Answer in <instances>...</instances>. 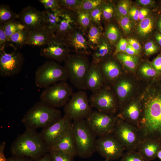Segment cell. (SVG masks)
Instances as JSON below:
<instances>
[{"mask_svg": "<svg viewBox=\"0 0 161 161\" xmlns=\"http://www.w3.org/2000/svg\"><path fill=\"white\" fill-rule=\"evenodd\" d=\"M13 156H23L34 161L49 152L48 147L36 130L26 129L11 144Z\"/></svg>", "mask_w": 161, "mask_h": 161, "instance_id": "2", "label": "cell"}, {"mask_svg": "<svg viewBox=\"0 0 161 161\" xmlns=\"http://www.w3.org/2000/svg\"><path fill=\"white\" fill-rule=\"evenodd\" d=\"M42 4L45 10H56L61 9L59 0H40L38 1Z\"/></svg>", "mask_w": 161, "mask_h": 161, "instance_id": "42", "label": "cell"}, {"mask_svg": "<svg viewBox=\"0 0 161 161\" xmlns=\"http://www.w3.org/2000/svg\"><path fill=\"white\" fill-rule=\"evenodd\" d=\"M104 2L102 0H83L79 11L91 12L102 5Z\"/></svg>", "mask_w": 161, "mask_h": 161, "instance_id": "36", "label": "cell"}, {"mask_svg": "<svg viewBox=\"0 0 161 161\" xmlns=\"http://www.w3.org/2000/svg\"><path fill=\"white\" fill-rule=\"evenodd\" d=\"M104 161H110L108 160L105 159Z\"/></svg>", "mask_w": 161, "mask_h": 161, "instance_id": "61", "label": "cell"}, {"mask_svg": "<svg viewBox=\"0 0 161 161\" xmlns=\"http://www.w3.org/2000/svg\"><path fill=\"white\" fill-rule=\"evenodd\" d=\"M114 9L109 3H104L103 5L102 18L106 21L112 19L114 15Z\"/></svg>", "mask_w": 161, "mask_h": 161, "instance_id": "41", "label": "cell"}, {"mask_svg": "<svg viewBox=\"0 0 161 161\" xmlns=\"http://www.w3.org/2000/svg\"><path fill=\"white\" fill-rule=\"evenodd\" d=\"M72 130L77 156L90 157L96 151L97 137L86 125L85 119L72 121Z\"/></svg>", "mask_w": 161, "mask_h": 161, "instance_id": "4", "label": "cell"}, {"mask_svg": "<svg viewBox=\"0 0 161 161\" xmlns=\"http://www.w3.org/2000/svg\"><path fill=\"white\" fill-rule=\"evenodd\" d=\"M144 48L145 53L147 55L156 53L158 50L157 46L153 41H151L146 43Z\"/></svg>", "mask_w": 161, "mask_h": 161, "instance_id": "48", "label": "cell"}, {"mask_svg": "<svg viewBox=\"0 0 161 161\" xmlns=\"http://www.w3.org/2000/svg\"><path fill=\"white\" fill-rule=\"evenodd\" d=\"M112 134L126 151H137L141 141L137 127L118 117Z\"/></svg>", "mask_w": 161, "mask_h": 161, "instance_id": "8", "label": "cell"}, {"mask_svg": "<svg viewBox=\"0 0 161 161\" xmlns=\"http://www.w3.org/2000/svg\"><path fill=\"white\" fill-rule=\"evenodd\" d=\"M152 64L156 71H161V55L159 56L153 60Z\"/></svg>", "mask_w": 161, "mask_h": 161, "instance_id": "50", "label": "cell"}, {"mask_svg": "<svg viewBox=\"0 0 161 161\" xmlns=\"http://www.w3.org/2000/svg\"><path fill=\"white\" fill-rule=\"evenodd\" d=\"M19 21L29 31L44 27L42 11L27 6L24 8L18 14Z\"/></svg>", "mask_w": 161, "mask_h": 161, "instance_id": "17", "label": "cell"}, {"mask_svg": "<svg viewBox=\"0 0 161 161\" xmlns=\"http://www.w3.org/2000/svg\"><path fill=\"white\" fill-rule=\"evenodd\" d=\"M73 93L66 81H61L44 88L40 96V101L55 108L64 107Z\"/></svg>", "mask_w": 161, "mask_h": 161, "instance_id": "7", "label": "cell"}, {"mask_svg": "<svg viewBox=\"0 0 161 161\" xmlns=\"http://www.w3.org/2000/svg\"><path fill=\"white\" fill-rule=\"evenodd\" d=\"M98 64L104 82L106 80L114 82L119 76L120 68L114 60L110 58L105 59Z\"/></svg>", "mask_w": 161, "mask_h": 161, "instance_id": "23", "label": "cell"}, {"mask_svg": "<svg viewBox=\"0 0 161 161\" xmlns=\"http://www.w3.org/2000/svg\"><path fill=\"white\" fill-rule=\"evenodd\" d=\"M71 52L64 39L54 34L47 43L41 47L40 54L46 58L61 63L64 62Z\"/></svg>", "mask_w": 161, "mask_h": 161, "instance_id": "15", "label": "cell"}, {"mask_svg": "<svg viewBox=\"0 0 161 161\" xmlns=\"http://www.w3.org/2000/svg\"><path fill=\"white\" fill-rule=\"evenodd\" d=\"M92 110L87 94L83 90L74 93L64 107L65 114L72 121L85 119Z\"/></svg>", "mask_w": 161, "mask_h": 161, "instance_id": "10", "label": "cell"}, {"mask_svg": "<svg viewBox=\"0 0 161 161\" xmlns=\"http://www.w3.org/2000/svg\"><path fill=\"white\" fill-rule=\"evenodd\" d=\"M61 111L40 101L34 105L25 113L21 122L26 129L36 130L56 122L62 117Z\"/></svg>", "mask_w": 161, "mask_h": 161, "instance_id": "3", "label": "cell"}, {"mask_svg": "<svg viewBox=\"0 0 161 161\" xmlns=\"http://www.w3.org/2000/svg\"><path fill=\"white\" fill-rule=\"evenodd\" d=\"M114 57L131 70H133L138 63V58L135 56L131 55L126 53L120 52Z\"/></svg>", "mask_w": 161, "mask_h": 161, "instance_id": "31", "label": "cell"}, {"mask_svg": "<svg viewBox=\"0 0 161 161\" xmlns=\"http://www.w3.org/2000/svg\"><path fill=\"white\" fill-rule=\"evenodd\" d=\"M140 72L143 75L147 77L154 76L157 73L154 68L147 64H145L141 67Z\"/></svg>", "mask_w": 161, "mask_h": 161, "instance_id": "45", "label": "cell"}, {"mask_svg": "<svg viewBox=\"0 0 161 161\" xmlns=\"http://www.w3.org/2000/svg\"><path fill=\"white\" fill-rule=\"evenodd\" d=\"M3 27L7 37L8 41L10 37L13 34L17 31L25 28L20 21H18L16 20L5 23L3 24Z\"/></svg>", "mask_w": 161, "mask_h": 161, "instance_id": "34", "label": "cell"}, {"mask_svg": "<svg viewBox=\"0 0 161 161\" xmlns=\"http://www.w3.org/2000/svg\"><path fill=\"white\" fill-rule=\"evenodd\" d=\"M68 80V74L65 67L53 60L45 61L35 72V84L41 88Z\"/></svg>", "mask_w": 161, "mask_h": 161, "instance_id": "5", "label": "cell"}, {"mask_svg": "<svg viewBox=\"0 0 161 161\" xmlns=\"http://www.w3.org/2000/svg\"><path fill=\"white\" fill-rule=\"evenodd\" d=\"M104 82L98 64L92 62L86 78V89L94 93L103 87Z\"/></svg>", "mask_w": 161, "mask_h": 161, "instance_id": "19", "label": "cell"}, {"mask_svg": "<svg viewBox=\"0 0 161 161\" xmlns=\"http://www.w3.org/2000/svg\"><path fill=\"white\" fill-rule=\"evenodd\" d=\"M104 3L90 12L92 23L98 25H101L103 5Z\"/></svg>", "mask_w": 161, "mask_h": 161, "instance_id": "40", "label": "cell"}, {"mask_svg": "<svg viewBox=\"0 0 161 161\" xmlns=\"http://www.w3.org/2000/svg\"><path fill=\"white\" fill-rule=\"evenodd\" d=\"M24 60L22 54L16 50L8 52L0 50V76L9 77L19 74Z\"/></svg>", "mask_w": 161, "mask_h": 161, "instance_id": "14", "label": "cell"}, {"mask_svg": "<svg viewBox=\"0 0 161 161\" xmlns=\"http://www.w3.org/2000/svg\"><path fill=\"white\" fill-rule=\"evenodd\" d=\"M53 34L45 27L29 31L28 45L41 47L47 43Z\"/></svg>", "mask_w": 161, "mask_h": 161, "instance_id": "24", "label": "cell"}, {"mask_svg": "<svg viewBox=\"0 0 161 161\" xmlns=\"http://www.w3.org/2000/svg\"><path fill=\"white\" fill-rule=\"evenodd\" d=\"M64 62L71 83L79 90H86V80L91 64L87 56L70 54Z\"/></svg>", "mask_w": 161, "mask_h": 161, "instance_id": "6", "label": "cell"}, {"mask_svg": "<svg viewBox=\"0 0 161 161\" xmlns=\"http://www.w3.org/2000/svg\"><path fill=\"white\" fill-rule=\"evenodd\" d=\"M143 104L142 117L137 126L141 140L150 138L161 141V92L151 94Z\"/></svg>", "mask_w": 161, "mask_h": 161, "instance_id": "1", "label": "cell"}, {"mask_svg": "<svg viewBox=\"0 0 161 161\" xmlns=\"http://www.w3.org/2000/svg\"><path fill=\"white\" fill-rule=\"evenodd\" d=\"M158 26L160 31L161 32V17L158 22Z\"/></svg>", "mask_w": 161, "mask_h": 161, "instance_id": "59", "label": "cell"}, {"mask_svg": "<svg viewBox=\"0 0 161 161\" xmlns=\"http://www.w3.org/2000/svg\"><path fill=\"white\" fill-rule=\"evenodd\" d=\"M161 149V141L147 138L141 140L137 151L147 161H151L157 158V153Z\"/></svg>", "mask_w": 161, "mask_h": 161, "instance_id": "21", "label": "cell"}, {"mask_svg": "<svg viewBox=\"0 0 161 161\" xmlns=\"http://www.w3.org/2000/svg\"><path fill=\"white\" fill-rule=\"evenodd\" d=\"M124 52L130 55L135 56L136 55H138L140 54L139 51L135 50L128 44L127 47Z\"/></svg>", "mask_w": 161, "mask_h": 161, "instance_id": "53", "label": "cell"}, {"mask_svg": "<svg viewBox=\"0 0 161 161\" xmlns=\"http://www.w3.org/2000/svg\"><path fill=\"white\" fill-rule=\"evenodd\" d=\"M18 14L14 12L10 7L7 5L1 4L0 6V23L3 24L18 19Z\"/></svg>", "mask_w": 161, "mask_h": 161, "instance_id": "30", "label": "cell"}, {"mask_svg": "<svg viewBox=\"0 0 161 161\" xmlns=\"http://www.w3.org/2000/svg\"><path fill=\"white\" fill-rule=\"evenodd\" d=\"M83 0H59L62 8L77 12L79 11Z\"/></svg>", "mask_w": 161, "mask_h": 161, "instance_id": "37", "label": "cell"}, {"mask_svg": "<svg viewBox=\"0 0 161 161\" xmlns=\"http://www.w3.org/2000/svg\"><path fill=\"white\" fill-rule=\"evenodd\" d=\"M153 26L152 18L150 17H146L139 23L137 28V32L140 36H145L152 32Z\"/></svg>", "mask_w": 161, "mask_h": 161, "instance_id": "32", "label": "cell"}, {"mask_svg": "<svg viewBox=\"0 0 161 161\" xmlns=\"http://www.w3.org/2000/svg\"><path fill=\"white\" fill-rule=\"evenodd\" d=\"M118 22L126 34H128L130 32L131 25L128 16H122L120 17L118 20Z\"/></svg>", "mask_w": 161, "mask_h": 161, "instance_id": "43", "label": "cell"}, {"mask_svg": "<svg viewBox=\"0 0 161 161\" xmlns=\"http://www.w3.org/2000/svg\"><path fill=\"white\" fill-rule=\"evenodd\" d=\"M79 26L76 12L63 8L59 23L54 34L64 39Z\"/></svg>", "mask_w": 161, "mask_h": 161, "instance_id": "18", "label": "cell"}, {"mask_svg": "<svg viewBox=\"0 0 161 161\" xmlns=\"http://www.w3.org/2000/svg\"><path fill=\"white\" fill-rule=\"evenodd\" d=\"M117 116L92 110L85 119L86 123L97 137L112 134Z\"/></svg>", "mask_w": 161, "mask_h": 161, "instance_id": "9", "label": "cell"}, {"mask_svg": "<svg viewBox=\"0 0 161 161\" xmlns=\"http://www.w3.org/2000/svg\"><path fill=\"white\" fill-rule=\"evenodd\" d=\"M149 13V10L146 8H143L139 11V20L141 21L146 17Z\"/></svg>", "mask_w": 161, "mask_h": 161, "instance_id": "55", "label": "cell"}, {"mask_svg": "<svg viewBox=\"0 0 161 161\" xmlns=\"http://www.w3.org/2000/svg\"><path fill=\"white\" fill-rule=\"evenodd\" d=\"M7 159L8 161H31L30 159L25 157L13 156Z\"/></svg>", "mask_w": 161, "mask_h": 161, "instance_id": "54", "label": "cell"}, {"mask_svg": "<svg viewBox=\"0 0 161 161\" xmlns=\"http://www.w3.org/2000/svg\"><path fill=\"white\" fill-rule=\"evenodd\" d=\"M34 161H53L49 152L45 154L44 156Z\"/></svg>", "mask_w": 161, "mask_h": 161, "instance_id": "56", "label": "cell"}, {"mask_svg": "<svg viewBox=\"0 0 161 161\" xmlns=\"http://www.w3.org/2000/svg\"><path fill=\"white\" fill-rule=\"evenodd\" d=\"M128 45V43L127 40L123 38H121L116 45L113 56H114L119 53L124 52L126 50Z\"/></svg>", "mask_w": 161, "mask_h": 161, "instance_id": "46", "label": "cell"}, {"mask_svg": "<svg viewBox=\"0 0 161 161\" xmlns=\"http://www.w3.org/2000/svg\"><path fill=\"white\" fill-rule=\"evenodd\" d=\"M92 108L109 114L115 115L118 105L114 94L110 89L104 86L93 93L89 98Z\"/></svg>", "mask_w": 161, "mask_h": 161, "instance_id": "11", "label": "cell"}, {"mask_svg": "<svg viewBox=\"0 0 161 161\" xmlns=\"http://www.w3.org/2000/svg\"><path fill=\"white\" fill-rule=\"evenodd\" d=\"M120 32L117 27L114 24H111L106 27L105 37L111 44H114L118 40Z\"/></svg>", "mask_w": 161, "mask_h": 161, "instance_id": "35", "label": "cell"}, {"mask_svg": "<svg viewBox=\"0 0 161 161\" xmlns=\"http://www.w3.org/2000/svg\"><path fill=\"white\" fill-rule=\"evenodd\" d=\"M120 161H147L137 151H126Z\"/></svg>", "mask_w": 161, "mask_h": 161, "instance_id": "39", "label": "cell"}, {"mask_svg": "<svg viewBox=\"0 0 161 161\" xmlns=\"http://www.w3.org/2000/svg\"><path fill=\"white\" fill-rule=\"evenodd\" d=\"M29 31L25 28L20 30L13 34L9 38L8 44L16 50L28 45Z\"/></svg>", "mask_w": 161, "mask_h": 161, "instance_id": "27", "label": "cell"}, {"mask_svg": "<svg viewBox=\"0 0 161 161\" xmlns=\"http://www.w3.org/2000/svg\"><path fill=\"white\" fill-rule=\"evenodd\" d=\"M157 157L161 160V149L158 152L157 155Z\"/></svg>", "mask_w": 161, "mask_h": 161, "instance_id": "60", "label": "cell"}, {"mask_svg": "<svg viewBox=\"0 0 161 161\" xmlns=\"http://www.w3.org/2000/svg\"><path fill=\"white\" fill-rule=\"evenodd\" d=\"M128 44L135 50L139 51L141 49V47L138 41L133 38H130L127 40Z\"/></svg>", "mask_w": 161, "mask_h": 161, "instance_id": "49", "label": "cell"}, {"mask_svg": "<svg viewBox=\"0 0 161 161\" xmlns=\"http://www.w3.org/2000/svg\"><path fill=\"white\" fill-rule=\"evenodd\" d=\"M125 149L112 134L98 137L96 151L105 159L110 161L120 159Z\"/></svg>", "mask_w": 161, "mask_h": 161, "instance_id": "12", "label": "cell"}, {"mask_svg": "<svg viewBox=\"0 0 161 161\" xmlns=\"http://www.w3.org/2000/svg\"><path fill=\"white\" fill-rule=\"evenodd\" d=\"M143 103L132 102L123 108L118 117L137 127L142 115Z\"/></svg>", "mask_w": 161, "mask_h": 161, "instance_id": "20", "label": "cell"}, {"mask_svg": "<svg viewBox=\"0 0 161 161\" xmlns=\"http://www.w3.org/2000/svg\"><path fill=\"white\" fill-rule=\"evenodd\" d=\"M155 38L159 44L161 46V34L157 33L155 35Z\"/></svg>", "mask_w": 161, "mask_h": 161, "instance_id": "58", "label": "cell"}, {"mask_svg": "<svg viewBox=\"0 0 161 161\" xmlns=\"http://www.w3.org/2000/svg\"><path fill=\"white\" fill-rule=\"evenodd\" d=\"M139 10L135 7L131 8L129 10V14L130 17L134 20L137 21L139 20Z\"/></svg>", "mask_w": 161, "mask_h": 161, "instance_id": "51", "label": "cell"}, {"mask_svg": "<svg viewBox=\"0 0 161 161\" xmlns=\"http://www.w3.org/2000/svg\"><path fill=\"white\" fill-rule=\"evenodd\" d=\"M71 52L86 56L93 50L88 41L86 32L79 26L64 38Z\"/></svg>", "mask_w": 161, "mask_h": 161, "instance_id": "16", "label": "cell"}, {"mask_svg": "<svg viewBox=\"0 0 161 161\" xmlns=\"http://www.w3.org/2000/svg\"><path fill=\"white\" fill-rule=\"evenodd\" d=\"M6 143L4 141L1 143L0 145V161H8L5 156L4 149L6 147Z\"/></svg>", "mask_w": 161, "mask_h": 161, "instance_id": "52", "label": "cell"}, {"mask_svg": "<svg viewBox=\"0 0 161 161\" xmlns=\"http://www.w3.org/2000/svg\"><path fill=\"white\" fill-rule=\"evenodd\" d=\"M110 47L109 43L104 36L98 46L92 51V62L99 63L105 59L110 52Z\"/></svg>", "mask_w": 161, "mask_h": 161, "instance_id": "28", "label": "cell"}, {"mask_svg": "<svg viewBox=\"0 0 161 161\" xmlns=\"http://www.w3.org/2000/svg\"><path fill=\"white\" fill-rule=\"evenodd\" d=\"M63 8L56 10H45L42 11L44 27L54 34L59 23Z\"/></svg>", "mask_w": 161, "mask_h": 161, "instance_id": "25", "label": "cell"}, {"mask_svg": "<svg viewBox=\"0 0 161 161\" xmlns=\"http://www.w3.org/2000/svg\"><path fill=\"white\" fill-rule=\"evenodd\" d=\"M88 43L93 51L101 41L104 36L101 25L92 23L86 32Z\"/></svg>", "mask_w": 161, "mask_h": 161, "instance_id": "26", "label": "cell"}, {"mask_svg": "<svg viewBox=\"0 0 161 161\" xmlns=\"http://www.w3.org/2000/svg\"><path fill=\"white\" fill-rule=\"evenodd\" d=\"M51 150L64 152L70 154L74 157L77 156L72 126L61 138L49 148V152Z\"/></svg>", "mask_w": 161, "mask_h": 161, "instance_id": "22", "label": "cell"}, {"mask_svg": "<svg viewBox=\"0 0 161 161\" xmlns=\"http://www.w3.org/2000/svg\"><path fill=\"white\" fill-rule=\"evenodd\" d=\"M138 3L143 5H148L152 3L153 1L151 0H139L137 1Z\"/></svg>", "mask_w": 161, "mask_h": 161, "instance_id": "57", "label": "cell"}, {"mask_svg": "<svg viewBox=\"0 0 161 161\" xmlns=\"http://www.w3.org/2000/svg\"><path fill=\"white\" fill-rule=\"evenodd\" d=\"M72 121L65 114L58 120L42 129L40 134L47 145L48 151L72 127Z\"/></svg>", "mask_w": 161, "mask_h": 161, "instance_id": "13", "label": "cell"}, {"mask_svg": "<svg viewBox=\"0 0 161 161\" xmlns=\"http://www.w3.org/2000/svg\"><path fill=\"white\" fill-rule=\"evenodd\" d=\"M80 26L86 32L92 24L90 12L79 11L76 12Z\"/></svg>", "mask_w": 161, "mask_h": 161, "instance_id": "33", "label": "cell"}, {"mask_svg": "<svg viewBox=\"0 0 161 161\" xmlns=\"http://www.w3.org/2000/svg\"><path fill=\"white\" fill-rule=\"evenodd\" d=\"M132 88L131 83L127 80H121L115 83L114 88L120 100L121 101L127 96Z\"/></svg>", "mask_w": 161, "mask_h": 161, "instance_id": "29", "label": "cell"}, {"mask_svg": "<svg viewBox=\"0 0 161 161\" xmlns=\"http://www.w3.org/2000/svg\"><path fill=\"white\" fill-rule=\"evenodd\" d=\"M129 7L130 3L128 1H122L117 5V12L122 16H127L129 13Z\"/></svg>", "mask_w": 161, "mask_h": 161, "instance_id": "44", "label": "cell"}, {"mask_svg": "<svg viewBox=\"0 0 161 161\" xmlns=\"http://www.w3.org/2000/svg\"><path fill=\"white\" fill-rule=\"evenodd\" d=\"M8 39L2 24L0 23V50L5 49L8 44Z\"/></svg>", "mask_w": 161, "mask_h": 161, "instance_id": "47", "label": "cell"}, {"mask_svg": "<svg viewBox=\"0 0 161 161\" xmlns=\"http://www.w3.org/2000/svg\"><path fill=\"white\" fill-rule=\"evenodd\" d=\"M53 161H74V157L70 154L60 151L51 150L49 152Z\"/></svg>", "mask_w": 161, "mask_h": 161, "instance_id": "38", "label": "cell"}]
</instances>
